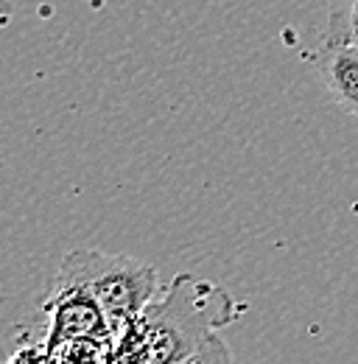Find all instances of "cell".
I'll return each mask as SVG.
<instances>
[{
	"label": "cell",
	"mask_w": 358,
	"mask_h": 364,
	"mask_svg": "<svg viewBox=\"0 0 358 364\" xmlns=\"http://www.w3.org/2000/svg\"><path fill=\"white\" fill-rule=\"evenodd\" d=\"M43 311L48 314V328L43 336L45 362H56V353L67 348L76 339L85 336H109L115 339V331L104 314L101 303L79 283H62L53 280L48 297L43 303Z\"/></svg>",
	"instance_id": "cell-3"
},
{
	"label": "cell",
	"mask_w": 358,
	"mask_h": 364,
	"mask_svg": "<svg viewBox=\"0 0 358 364\" xmlns=\"http://www.w3.org/2000/svg\"><path fill=\"white\" fill-rule=\"evenodd\" d=\"M9 14H11V0H3V23L9 20Z\"/></svg>",
	"instance_id": "cell-6"
},
{
	"label": "cell",
	"mask_w": 358,
	"mask_h": 364,
	"mask_svg": "<svg viewBox=\"0 0 358 364\" xmlns=\"http://www.w3.org/2000/svg\"><path fill=\"white\" fill-rule=\"evenodd\" d=\"M313 70L336 104L358 118V48L353 46H319L313 53Z\"/></svg>",
	"instance_id": "cell-4"
},
{
	"label": "cell",
	"mask_w": 358,
	"mask_h": 364,
	"mask_svg": "<svg viewBox=\"0 0 358 364\" xmlns=\"http://www.w3.org/2000/svg\"><path fill=\"white\" fill-rule=\"evenodd\" d=\"M322 46L358 48V0H327Z\"/></svg>",
	"instance_id": "cell-5"
},
{
	"label": "cell",
	"mask_w": 358,
	"mask_h": 364,
	"mask_svg": "<svg viewBox=\"0 0 358 364\" xmlns=\"http://www.w3.org/2000/svg\"><path fill=\"white\" fill-rule=\"evenodd\" d=\"M56 280L79 283L101 303L115 336L132 322L157 291V269L132 255L73 250L62 258Z\"/></svg>",
	"instance_id": "cell-2"
},
{
	"label": "cell",
	"mask_w": 358,
	"mask_h": 364,
	"mask_svg": "<svg viewBox=\"0 0 358 364\" xmlns=\"http://www.w3.org/2000/svg\"><path fill=\"white\" fill-rule=\"evenodd\" d=\"M241 314V306L219 283L177 274L160 300H151L115 336L109 362L185 364L232 362L219 328Z\"/></svg>",
	"instance_id": "cell-1"
}]
</instances>
